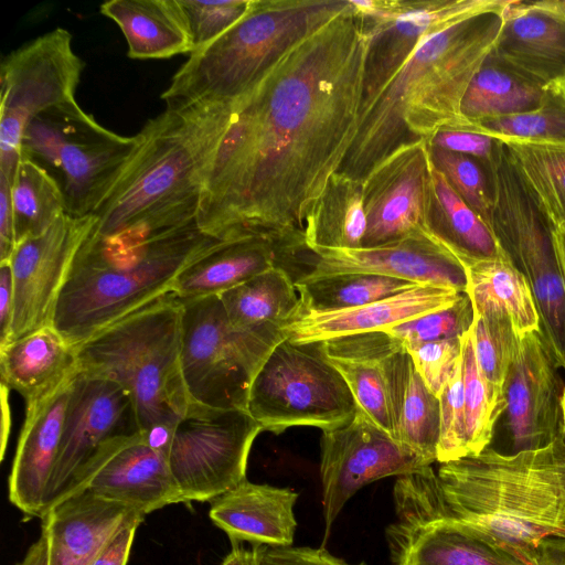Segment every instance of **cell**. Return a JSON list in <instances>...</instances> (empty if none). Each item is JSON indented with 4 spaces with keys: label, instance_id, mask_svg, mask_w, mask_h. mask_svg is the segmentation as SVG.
I'll list each match as a JSON object with an SVG mask.
<instances>
[{
    "label": "cell",
    "instance_id": "d4e9b609",
    "mask_svg": "<svg viewBox=\"0 0 565 565\" xmlns=\"http://www.w3.org/2000/svg\"><path fill=\"white\" fill-rule=\"evenodd\" d=\"M72 380L39 404L26 408L8 479V494L10 502L29 518L41 519L44 512Z\"/></svg>",
    "mask_w": 565,
    "mask_h": 565
},
{
    "label": "cell",
    "instance_id": "bcb514c9",
    "mask_svg": "<svg viewBox=\"0 0 565 565\" xmlns=\"http://www.w3.org/2000/svg\"><path fill=\"white\" fill-rule=\"evenodd\" d=\"M473 322V306L466 292L456 303L406 321L385 331L403 344L461 338Z\"/></svg>",
    "mask_w": 565,
    "mask_h": 565
},
{
    "label": "cell",
    "instance_id": "f6af8a7d",
    "mask_svg": "<svg viewBox=\"0 0 565 565\" xmlns=\"http://www.w3.org/2000/svg\"><path fill=\"white\" fill-rule=\"evenodd\" d=\"M175 2L189 33L193 54L210 45L238 22L248 11L252 0Z\"/></svg>",
    "mask_w": 565,
    "mask_h": 565
},
{
    "label": "cell",
    "instance_id": "60d3db41",
    "mask_svg": "<svg viewBox=\"0 0 565 565\" xmlns=\"http://www.w3.org/2000/svg\"><path fill=\"white\" fill-rule=\"evenodd\" d=\"M458 127L490 135L504 143L565 146V82L547 86L542 105L533 111L476 124L465 121Z\"/></svg>",
    "mask_w": 565,
    "mask_h": 565
},
{
    "label": "cell",
    "instance_id": "f35d334b",
    "mask_svg": "<svg viewBox=\"0 0 565 565\" xmlns=\"http://www.w3.org/2000/svg\"><path fill=\"white\" fill-rule=\"evenodd\" d=\"M17 244L44 233L66 213L56 182L40 166L22 158L12 181Z\"/></svg>",
    "mask_w": 565,
    "mask_h": 565
},
{
    "label": "cell",
    "instance_id": "ffe728a7",
    "mask_svg": "<svg viewBox=\"0 0 565 565\" xmlns=\"http://www.w3.org/2000/svg\"><path fill=\"white\" fill-rule=\"evenodd\" d=\"M300 268L301 277H322L345 273H365L395 277L417 285H438L467 292L465 266L427 233L360 248L299 249L290 268Z\"/></svg>",
    "mask_w": 565,
    "mask_h": 565
},
{
    "label": "cell",
    "instance_id": "7c38bea8",
    "mask_svg": "<svg viewBox=\"0 0 565 565\" xmlns=\"http://www.w3.org/2000/svg\"><path fill=\"white\" fill-rule=\"evenodd\" d=\"M180 302V362L191 402L247 411L252 381L274 347L233 330L218 295Z\"/></svg>",
    "mask_w": 565,
    "mask_h": 565
},
{
    "label": "cell",
    "instance_id": "83f0119b",
    "mask_svg": "<svg viewBox=\"0 0 565 565\" xmlns=\"http://www.w3.org/2000/svg\"><path fill=\"white\" fill-rule=\"evenodd\" d=\"M76 350L51 324L0 347L1 384L32 407L77 373Z\"/></svg>",
    "mask_w": 565,
    "mask_h": 565
},
{
    "label": "cell",
    "instance_id": "b9f144b4",
    "mask_svg": "<svg viewBox=\"0 0 565 565\" xmlns=\"http://www.w3.org/2000/svg\"><path fill=\"white\" fill-rule=\"evenodd\" d=\"M461 362L467 443L472 456L489 447L507 402L504 392L493 388L478 365L471 328L461 337Z\"/></svg>",
    "mask_w": 565,
    "mask_h": 565
},
{
    "label": "cell",
    "instance_id": "7bdbcfd3",
    "mask_svg": "<svg viewBox=\"0 0 565 565\" xmlns=\"http://www.w3.org/2000/svg\"><path fill=\"white\" fill-rule=\"evenodd\" d=\"M428 148L433 166L487 223L498 198V167L462 153L429 146Z\"/></svg>",
    "mask_w": 565,
    "mask_h": 565
},
{
    "label": "cell",
    "instance_id": "3957f363",
    "mask_svg": "<svg viewBox=\"0 0 565 565\" xmlns=\"http://www.w3.org/2000/svg\"><path fill=\"white\" fill-rule=\"evenodd\" d=\"M228 104L166 108L137 134L121 173L94 211L92 235L147 237L196 222Z\"/></svg>",
    "mask_w": 565,
    "mask_h": 565
},
{
    "label": "cell",
    "instance_id": "9a60e30c",
    "mask_svg": "<svg viewBox=\"0 0 565 565\" xmlns=\"http://www.w3.org/2000/svg\"><path fill=\"white\" fill-rule=\"evenodd\" d=\"M369 42L362 106L372 100L429 34L512 0H350ZM361 106V107H362Z\"/></svg>",
    "mask_w": 565,
    "mask_h": 565
},
{
    "label": "cell",
    "instance_id": "8992f818",
    "mask_svg": "<svg viewBox=\"0 0 565 565\" xmlns=\"http://www.w3.org/2000/svg\"><path fill=\"white\" fill-rule=\"evenodd\" d=\"M350 0H252L246 14L191 54L161 94L166 108L228 104L250 90L292 47Z\"/></svg>",
    "mask_w": 565,
    "mask_h": 565
},
{
    "label": "cell",
    "instance_id": "d6986e66",
    "mask_svg": "<svg viewBox=\"0 0 565 565\" xmlns=\"http://www.w3.org/2000/svg\"><path fill=\"white\" fill-rule=\"evenodd\" d=\"M137 433L140 429L128 393L113 381L77 371L71 383L43 515L104 444L115 437Z\"/></svg>",
    "mask_w": 565,
    "mask_h": 565
},
{
    "label": "cell",
    "instance_id": "603a6c76",
    "mask_svg": "<svg viewBox=\"0 0 565 565\" xmlns=\"http://www.w3.org/2000/svg\"><path fill=\"white\" fill-rule=\"evenodd\" d=\"M466 292L438 285H417L399 294L338 311L299 310L281 327L296 343L322 342L344 335L385 331L456 303Z\"/></svg>",
    "mask_w": 565,
    "mask_h": 565
},
{
    "label": "cell",
    "instance_id": "ee69618b",
    "mask_svg": "<svg viewBox=\"0 0 565 565\" xmlns=\"http://www.w3.org/2000/svg\"><path fill=\"white\" fill-rule=\"evenodd\" d=\"M471 333L477 362L483 376L493 388L503 392L508 371L521 339L509 319L491 310L475 308Z\"/></svg>",
    "mask_w": 565,
    "mask_h": 565
},
{
    "label": "cell",
    "instance_id": "d6a6232c",
    "mask_svg": "<svg viewBox=\"0 0 565 565\" xmlns=\"http://www.w3.org/2000/svg\"><path fill=\"white\" fill-rule=\"evenodd\" d=\"M433 164V163H431ZM428 233L466 269L503 255L490 226L456 193L433 166Z\"/></svg>",
    "mask_w": 565,
    "mask_h": 565
},
{
    "label": "cell",
    "instance_id": "680465c9",
    "mask_svg": "<svg viewBox=\"0 0 565 565\" xmlns=\"http://www.w3.org/2000/svg\"><path fill=\"white\" fill-rule=\"evenodd\" d=\"M221 565H262V546L246 548L243 544L232 545Z\"/></svg>",
    "mask_w": 565,
    "mask_h": 565
},
{
    "label": "cell",
    "instance_id": "cb8c5ba5",
    "mask_svg": "<svg viewBox=\"0 0 565 565\" xmlns=\"http://www.w3.org/2000/svg\"><path fill=\"white\" fill-rule=\"evenodd\" d=\"M492 52L543 87L565 82V9L558 0H512Z\"/></svg>",
    "mask_w": 565,
    "mask_h": 565
},
{
    "label": "cell",
    "instance_id": "6125c7cd",
    "mask_svg": "<svg viewBox=\"0 0 565 565\" xmlns=\"http://www.w3.org/2000/svg\"><path fill=\"white\" fill-rule=\"evenodd\" d=\"M558 2H559V4H561V7H562L563 9H565V0H558Z\"/></svg>",
    "mask_w": 565,
    "mask_h": 565
},
{
    "label": "cell",
    "instance_id": "d590c367",
    "mask_svg": "<svg viewBox=\"0 0 565 565\" xmlns=\"http://www.w3.org/2000/svg\"><path fill=\"white\" fill-rule=\"evenodd\" d=\"M467 276V294L475 309L502 315L520 339L541 329L530 286L504 254L468 268Z\"/></svg>",
    "mask_w": 565,
    "mask_h": 565
},
{
    "label": "cell",
    "instance_id": "277c9868",
    "mask_svg": "<svg viewBox=\"0 0 565 565\" xmlns=\"http://www.w3.org/2000/svg\"><path fill=\"white\" fill-rule=\"evenodd\" d=\"M220 242L196 222L147 237L89 234L60 294L52 326L76 348L172 292L181 270Z\"/></svg>",
    "mask_w": 565,
    "mask_h": 565
},
{
    "label": "cell",
    "instance_id": "4dcf8cb0",
    "mask_svg": "<svg viewBox=\"0 0 565 565\" xmlns=\"http://www.w3.org/2000/svg\"><path fill=\"white\" fill-rule=\"evenodd\" d=\"M401 344L386 331L350 334L321 342L326 358L344 379L359 409L392 436L384 360Z\"/></svg>",
    "mask_w": 565,
    "mask_h": 565
},
{
    "label": "cell",
    "instance_id": "8fae6325",
    "mask_svg": "<svg viewBox=\"0 0 565 565\" xmlns=\"http://www.w3.org/2000/svg\"><path fill=\"white\" fill-rule=\"evenodd\" d=\"M393 498L396 520L385 531L392 565H530L456 519L430 466L398 477Z\"/></svg>",
    "mask_w": 565,
    "mask_h": 565
},
{
    "label": "cell",
    "instance_id": "ac0fdd59",
    "mask_svg": "<svg viewBox=\"0 0 565 565\" xmlns=\"http://www.w3.org/2000/svg\"><path fill=\"white\" fill-rule=\"evenodd\" d=\"M427 140L405 143L363 180L366 230L362 247H374L428 233L433 199Z\"/></svg>",
    "mask_w": 565,
    "mask_h": 565
},
{
    "label": "cell",
    "instance_id": "11a10c76",
    "mask_svg": "<svg viewBox=\"0 0 565 565\" xmlns=\"http://www.w3.org/2000/svg\"><path fill=\"white\" fill-rule=\"evenodd\" d=\"M530 565H565V537L544 540L523 556Z\"/></svg>",
    "mask_w": 565,
    "mask_h": 565
},
{
    "label": "cell",
    "instance_id": "e0dca14e",
    "mask_svg": "<svg viewBox=\"0 0 565 565\" xmlns=\"http://www.w3.org/2000/svg\"><path fill=\"white\" fill-rule=\"evenodd\" d=\"M95 223L94 215L73 217L65 213L41 235L17 244L9 258L14 310L8 342L52 324L74 259Z\"/></svg>",
    "mask_w": 565,
    "mask_h": 565
},
{
    "label": "cell",
    "instance_id": "6f0895ef",
    "mask_svg": "<svg viewBox=\"0 0 565 565\" xmlns=\"http://www.w3.org/2000/svg\"><path fill=\"white\" fill-rule=\"evenodd\" d=\"M15 565H51L47 534L41 530L39 539L29 547L23 558Z\"/></svg>",
    "mask_w": 565,
    "mask_h": 565
},
{
    "label": "cell",
    "instance_id": "db71d44e",
    "mask_svg": "<svg viewBox=\"0 0 565 565\" xmlns=\"http://www.w3.org/2000/svg\"><path fill=\"white\" fill-rule=\"evenodd\" d=\"M14 310V280L9 260L0 262V347L10 337Z\"/></svg>",
    "mask_w": 565,
    "mask_h": 565
},
{
    "label": "cell",
    "instance_id": "ab89813d",
    "mask_svg": "<svg viewBox=\"0 0 565 565\" xmlns=\"http://www.w3.org/2000/svg\"><path fill=\"white\" fill-rule=\"evenodd\" d=\"M504 146L554 226L564 225L565 146L526 142H508Z\"/></svg>",
    "mask_w": 565,
    "mask_h": 565
},
{
    "label": "cell",
    "instance_id": "7a4b0ae2",
    "mask_svg": "<svg viewBox=\"0 0 565 565\" xmlns=\"http://www.w3.org/2000/svg\"><path fill=\"white\" fill-rule=\"evenodd\" d=\"M504 10L481 12L427 35L361 107L354 142L339 172L363 182L398 147L463 122L461 99L494 45Z\"/></svg>",
    "mask_w": 565,
    "mask_h": 565
},
{
    "label": "cell",
    "instance_id": "f5cc1de1",
    "mask_svg": "<svg viewBox=\"0 0 565 565\" xmlns=\"http://www.w3.org/2000/svg\"><path fill=\"white\" fill-rule=\"evenodd\" d=\"M15 246L12 182L0 175V262L9 260Z\"/></svg>",
    "mask_w": 565,
    "mask_h": 565
},
{
    "label": "cell",
    "instance_id": "94428289",
    "mask_svg": "<svg viewBox=\"0 0 565 565\" xmlns=\"http://www.w3.org/2000/svg\"><path fill=\"white\" fill-rule=\"evenodd\" d=\"M561 434L565 437V385L561 401Z\"/></svg>",
    "mask_w": 565,
    "mask_h": 565
},
{
    "label": "cell",
    "instance_id": "9f6ffc18",
    "mask_svg": "<svg viewBox=\"0 0 565 565\" xmlns=\"http://www.w3.org/2000/svg\"><path fill=\"white\" fill-rule=\"evenodd\" d=\"M177 424L158 423L140 431L145 443L157 452L167 457L171 447Z\"/></svg>",
    "mask_w": 565,
    "mask_h": 565
},
{
    "label": "cell",
    "instance_id": "2e32d148",
    "mask_svg": "<svg viewBox=\"0 0 565 565\" xmlns=\"http://www.w3.org/2000/svg\"><path fill=\"white\" fill-rule=\"evenodd\" d=\"M320 445L326 539L344 504L362 487L419 472L431 465L360 409L348 424L322 430Z\"/></svg>",
    "mask_w": 565,
    "mask_h": 565
},
{
    "label": "cell",
    "instance_id": "836d02e7",
    "mask_svg": "<svg viewBox=\"0 0 565 565\" xmlns=\"http://www.w3.org/2000/svg\"><path fill=\"white\" fill-rule=\"evenodd\" d=\"M545 90L491 50L463 94L460 117L476 124L533 111L542 105Z\"/></svg>",
    "mask_w": 565,
    "mask_h": 565
},
{
    "label": "cell",
    "instance_id": "c3c4849f",
    "mask_svg": "<svg viewBox=\"0 0 565 565\" xmlns=\"http://www.w3.org/2000/svg\"><path fill=\"white\" fill-rule=\"evenodd\" d=\"M416 370L433 394L439 397L461 361V338L404 344Z\"/></svg>",
    "mask_w": 565,
    "mask_h": 565
},
{
    "label": "cell",
    "instance_id": "52a82bcc",
    "mask_svg": "<svg viewBox=\"0 0 565 565\" xmlns=\"http://www.w3.org/2000/svg\"><path fill=\"white\" fill-rule=\"evenodd\" d=\"M181 302L170 292L110 324L75 348L78 371L120 385L140 431L177 424L189 397L180 362Z\"/></svg>",
    "mask_w": 565,
    "mask_h": 565
},
{
    "label": "cell",
    "instance_id": "f1b7e54d",
    "mask_svg": "<svg viewBox=\"0 0 565 565\" xmlns=\"http://www.w3.org/2000/svg\"><path fill=\"white\" fill-rule=\"evenodd\" d=\"M290 252L259 236L221 241L189 264L174 280L180 299L220 295L275 266H282Z\"/></svg>",
    "mask_w": 565,
    "mask_h": 565
},
{
    "label": "cell",
    "instance_id": "6da1fadb",
    "mask_svg": "<svg viewBox=\"0 0 565 565\" xmlns=\"http://www.w3.org/2000/svg\"><path fill=\"white\" fill-rule=\"evenodd\" d=\"M369 34L351 1L231 103L198 226L217 239L305 246V230L354 142Z\"/></svg>",
    "mask_w": 565,
    "mask_h": 565
},
{
    "label": "cell",
    "instance_id": "ba28073f",
    "mask_svg": "<svg viewBox=\"0 0 565 565\" xmlns=\"http://www.w3.org/2000/svg\"><path fill=\"white\" fill-rule=\"evenodd\" d=\"M138 142L98 124L76 100L35 116L22 138V158L30 159L58 185L66 214L93 215Z\"/></svg>",
    "mask_w": 565,
    "mask_h": 565
},
{
    "label": "cell",
    "instance_id": "1f68e13d",
    "mask_svg": "<svg viewBox=\"0 0 565 565\" xmlns=\"http://www.w3.org/2000/svg\"><path fill=\"white\" fill-rule=\"evenodd\" d=\"M100 12L113 20L137 60L191 54L192 46L175 0H110Z\"/></svg>",
    "mask_w": 565,
    "mask_h": 565
},
{
    "label": "cell",
    "instance_id": "44dd1931",
    "mask_svg": "<svg viewBox=\"0 0 565 565\" xmlns=\"http://www.w3.org/2000/svg\"><path fill=\"white\" fill-rule=\"evenodd\" d=\"M83 491L145 515L182 502L167 457L151 449L141 433L118 436L104 444L75 473L50 509Z\"/></svg>",
    "mask_w": 565,
    "mask_h": 565
},
{
    "label": "cell",
    "instance_id": "5b68a950",
    "mask_svg": "<svg viewBox=\"0 0 565 565\" xmlns=\"http://www.w3.org/2000/svg\"><path fill=\"white\" fill-rule=\"evenodd\" d=\"M450 513L523 558L544 540L565 537V437L545 447L440 463Z\"/></svg>",
    "mask_w": 565,
    "mask_h": 565
},
{
    "label": "cell",
    "instance_id": "7dc6e473",
    "mask_svg": "<svg viewBox=\"0 0 565 565\" xmlns=\"http://www.w3.org/2000/svg\"><path fill=\"white\" fill-rule=\"evenodd\" d=\"M440 427L437 461L445 463L469 456L462 386V362L439 395Z\"/></svg>",
    "mask_w": 565,
    "mask_h": 565
},
{
    "label": "cell",
    "instance_id": "30bf717a",
    "mask_svg": "<svg viewBox=\"0 0 565 565\" xmlns=\"http://www.w3.org/2000/svg\"><path fill=\"white\" fill-rule=\"evenodd\" d=\"M359 407L340 372L326 358L321 342L285 338L254 376L247 412L263 430L279 435L292 426L321 430L348 424Z\"/></svg>",
    "mask_w": 565,
    "mask_h": 565
},
{
    "label": "cell",
    "instance_id": "816d5d0a",
    "mask_svg": "<svg viewBox=\"0 0 565 565\" xmlns=\"http://www.w3.org/2000/svg\"><path fill=\"white\" fill-rule=\"evenodd\" d=\"M143 519H136L118 531L89 565H127L135 534Z\"/></svg>",
    "mask_w": 565,
    "mask_h": 565
},
{
    "label": "cell",
    "instance_id": "91938a15",
    "mask_svg": "<svg viewBox=\"0 0 565 565\" xmlns=\"http://www.w3.org/2000/svg\"><path fill=\"white\" fill-rule=\"evenodd\" d=\"M554 243L557 255L558 265L561 268L562 277L565 284V224L555 227Z\"/></svg>",
    "mask_w": 565,
    "mask_h": 565
},
{
    "label": "cell",
    "instance_id": "4fadbf2b",
    "mask_svg": "<svg viewBox=\"0 0 565 565\" xmlns=\"http://www.w3.org/2000/svg\"><path fill=\"white\" fill-rule=\"evenodd\" d=\"M84 61L56 28L8 54L0 66V175L13 181L22 138L39 114L75 100Z\"/></svg>",
    "mask_w": 565,
    "mask_h": 565
},
{
    "label": "cell",
    "instance_id": "7402d4cb",
    "mask_svg": "<svg viewBox=\"0 0 565 565\" xmlns=\"http://www.w3.org/2000/svg\"><path fill=\"white\" fill-rule=\"evenodd\" d=\"M559 367L541 329L521 339L503 386L512 454L545 447L559 436L565 385Z\"/></svg>",
    "mask_w": 565,
    "mask_h": 565
},
{
    "label": "cell",
    "instance_id": "4316f807",
    "mask_svg": "<svg viewBox=\"0 0 565 565\" xmlns=\"http://www.w3.org/2000/svg\"><path fill=\"white\" fill-rule=\"evenodd\" d=\"M297 499L298 493L289 488L246 479L213 500L209 516L232 545L287 547L292 545L297 527Z\"/></svg>",
    "mask_w": 565,
    "mask_h": 565
},
{
    "label": "cell",
    "instance_id": "f907efd6",
    "mask_svg": "<svg viewBox=\"0 0 565 565\" xmlns=\"http://www.w3.org/2000/svg\"><path fill=\"white\" fill-rule=\"evenodd\" d=\"M262 565H367L350 564L323 547H269L262 546Z\"/></svg>",
    "mask_w": 565,
    "mask_h": 565
},
{
    "label": "cell",
    "instance_id": "681fc988",
    "mask_svg": "<svg viewBox=\"0 0 565 565\" xmlns=\"http://www.w3.org/2000/svg\"><path fill=\"white\" fill-rule=\"evenodd\" d=\"M427 143L429 147L470 156L495 167L504 153V143L501 140L466 127L441 128L427 140Z\"/></svg>",
    "mask_w": 565,
    "mask_h": 565
},
{
    "label": "cell",
    "instance_id": "74e56055",
    "mask_svg": "<svg viewBox=\"0 0 565 565\" xmlns=\"http://www.w3.org/2000/svg\"><path fill=\"white\" fill-rule=\"evenodd\" d=\"M301 308L306 311H338L399 294L417 284L388 276L345 273L295 280Z\"/></svg>",
    "mask_w": 565,
    "mask_h": 565
},
{
    "label": "cell",
    "instance_id": "e575fe53",
    "mask_svg": "<svg viewBox=\"0 0 565 565\" xmlns=\"http://www.w3.org/2000/svg\"><path fill=\"white\" fill-rule=\"evenodd\" d=\"M218 297L230 327L242 331L281 329L301 308L295 280L281 266L258 274Z\"/></svg>",
    "mask_w": 565,
    "mask_h": 565
},
{
    "label": "cell",
    "instance_id": "f546056e",
    "mask_svg": "<svg viewBox=\"0 0 565 565\" xmlns=\"http://www.w3.org/2000/svg\"><path fill=\"white\" fill-rule=\"evenodd\" d=\"M393 437L425 458L437 461L439 398L430 392L403 342L384 360Z\"/></svg>",
    "mask_w": 565,
    "mask_h": 565
},
{
    "label": "cell",
    "instance_id": "8d00e7d4",
    "mask_svg": "<svg viewBox=\"0 0 565 565\" xmlns=\"http://www.w3.org/2000/svg\"><path fill=\"white\" fill-rule=\"evenodd\" d=\"M366 230L363 182L337 172L305 230V247L360 248Z\"/></svg>",
    "mask_w": 565,
    "mask_h": 565
},
{
    "label": "cell",
    "instance_id": "9c48e42d",
    "mask_svg": "<svg viewBox=\"0 0 565 565\" xmlns=\"http://www.w3.org/2000/svg\"><path fill=\"white\" fill-rule=\"evenodd\" d=\"M497 173L498 198L487 224L503 254L525 277L541 332L565 372V284L555 249V226L505 146Z\"/></svg>",
    "mask_w": 565,
    "mask_h": 565
},
{
    "label": "cell",
    "instance_id": "5bb4252c",
    "mask_svg": "<svg viewBox=\"0 0 565 565\" xmlns=\"http://www.w3.org/2000/svg\"><path fill=\"white\" fill-rule=\"evenodd\" d=\"M260 431L247 411L191 402L167 455L182 502H212L246 480L248 455Z\"/></svg>",
    "mask_w": 565,
    "mask_h": 565
},
{
    "label": "cell",
    "instance_id": "484cf974",
    "mask_svg": "<svg viewBox=\"0 0 565 565\" xmlns=\"http://www.w3.org/2000/svg\"><path fill=\"white\" fill-rule=\"evenodd\" d=\"M145 516L88 491L63 499L41 519L51 565H89L118 531Z\"/></svg>",
    "mask_w": 565,
    "mask_h": 565
}]
</instances>
